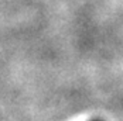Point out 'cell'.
Returning a JSON list of instances; mask_svg holds the SVG:
<instances>
[{
	"label": "cell",
	"instance_id": "cell-1",
	"mask_svg": "<svg viewBox=\"0 0 123 121\" xmlns=\"http://www.w3.org/2000/svg\"><path fill=\"white\" fill-rule=\"evenodd\" d=\"M91 121H105V120H102V118H92Z\"/></svg>",
	"mask_w": 123,
	"mask_h": 121
}]
</instances>
